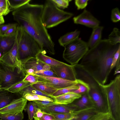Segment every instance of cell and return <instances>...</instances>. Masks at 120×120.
<instances>
[{
  "label": "cell",
  "instance_id": "cell-1",
  "mask_svg": "<svg viewBox=\"0 0 120 120\" xmlns=\"http://www.w3.org/2000/svg\"><path fill=\"white\" fill-rule=\"evenodd\" d=\"M43 7L28 3L13 11L12 15L18 25L36 41L43 52L54 55V44L43 23Z\"/></svg>",
  "mask_w": 120,
  "mask_h": 120
},
{
  "label": "cell",
  "instance_id": "cell-2",
  "mask_svg": "<svg viewBox=\"0 0 120 120\" xmlns=\"http://www.w3.org/2000/svg\"><path fill=\"white\" fill-rule=\"evenodd\" d=\"M120 46V43L112 45L108 39L101 40L96 46L89 49L79 64L99 83L104 85L111 71L113 55Z\"/></svg>",
  "mask_w": 120,
  "mask_h": 120
},
{
  "label": "cell",
  "instance_id": "cell-3",
  "mask_svg": "<svg viewBox=\"0 0 120 120\" xmlns=\"http://www.w3.org/2000/svg\"><path fill=\"white\" fill-rule=\"evenodd\" d=\"M76 71L77 79L82 80L89 84L90 89L88 93L97 112H110L107 96L101 84L81 67H78Z\"/></svg>",
  "mask_w": 120,
  "mask_h": 120
},
{
  "label": "cell",
  "instance_id": "cell-4",
  "mask_svg": "<svg viewBox=\"0 0 120 120\" xmlns=\"http://www.w3.org/2000/svg\"><path fill=\"white\" fill-rule=\"evenodd\" d=\"M16 39L18 58L22 63L29 58L36 57L39 52H43L36 41L18 25Z\"/></svg>",
  "mask_w": 120,
  "mask_h": 120
},
{
  "label": "cell",
  "instance_id": "cell-5",
  "mask_svg": "<svg viewBox=\"0 0 120 120\" xmlns=\"http://www.w3.org/2000/svg\"><path fill=\"white\" fill-rule=\"evenodd\" d=\"M43 5L42 18L43 25L46 29L55 27L74 15L72 13L58 8L52 0H46Z\"/></svg>",
  "mask_w": 120,
  "mask_h": 120
},
{
  "label": "cell",
  "instance_id": "cell-6",
  "mask_svg": "<svg viewBox=\"0 0 120 120\" xmlns=\"http://www.w3.org/2000/svg\"><path fill=\"white\" fill-rule=\"evenodd\" d=\"M102 85L108 98L110 112L115 120H120V75L110 83Z\"/></svg>",
  "mask_w": 120,
  "mask_h": 120
},
{
  "label": "cell",
  "instance_id": "cell-7",
  "mask_svg": "<svg viewBox=\"0 0 120 120\" xmlns=\"http://www.w3.org/2000/svg\"><path fill=\"white\" fill-rule=\"evenodd\" d=\"M64 47L63 58L73 65L78 64L89 49L87 42L79 38Z\"/></svg>",
  "mask_w": 120,
  "mask_h": 120
},
{
  "label": "cell",
  "instance_id": "cell-8",
  "mask_svg": "<svg viewBox=\"0 0 120 120\" xmlns=\"http://www.w3.org/2000/svg\"><path fill=\"white\" fill-rule=\"evenodd\" d=\"M26 75L23 69L6 65L0 61V88L7 89L22 81Z\"/></svg>",
  "mask_w": 120,
  "mask_h": 120
},
{
  "label": "cell",
  "instance_id": "cell-9",
  "mask_svg": "<svg viewBox=\"0 0 120 120\" xmlns=\"http://www.w3.org/2000/svg\"><path fill=\"white\" fill-rule=\"evenodd\" d=\"M51 69L57 77L67 80H76V72L74 65L65 63L57 66L51 67Z\"/></svg>",
  "mask_w": 120,
  "mask_h": 120
},
{
  "label": "cell",
  "instance_id": "cell-10",
  "mask_svg": "<svg viewBox=\"0 0 120 120\" xmlns=\"http://www.w3.org/2000/svg\"><path fill=\"white\" fill-rule=\"evenodd\" d=\"M36 76L38 82H41L52 86L57 90L67 87L76 84V80H68L58 77L45 76L33 74Z\"/></svg>",
  "mask_w": 120,
  "mask_h": 120
},
{
  "label": "cell",
  "instance_id": "cell-11",
  "mask_svg": "<svg viewBox=\"0 0 120 120\" xmlns=\"http://www.w3.org/2000/svg\"><path fill=\"white\" fill-rule=\"evenodd\" d=\"M0 61L6 65L23 69L22 63L18 58L16 38L12 48L2 56L0 58Z\"/></svg>",
  "mask_w": 120,
  "mask_h": 120
},
{
  "label": "cell",
  "instance_id": "cell-12",
  "mask_svg": "<svg viewBox=\"0 0 120 120\" xmlns=\"http://www.w3.org/2000/svg\"><path fill=\"white\" fill-rule=\"evenodd\" d=\"M74 23L93 29L99 26L100 21L85 8L83 12L73 18Z\"/></svg>",
  "mask_w": 120,
  "mask_h": 120
},
{
  "label": "cell",
  "instance_id": "cell-13",
  "mask_svg": "<svg viewBox=\"0 0 120 120\" xmlns=\"http://www.w3.org/2000/svg\"><path fill=\"white\" fill-rule=\"evenodd\" d=\"M23 70L26 75L33 74L36 71L42 70H50L51 67L38 60L31 58L22 63Z\"/></svg>",
  "mask_w": 120,
  "mask_h": 120
},
{
  "label": "cell",
  "instance_id": "cell-14",
  "mask_svg": "<svg viewBox=\"0 0 120 120\" xmlns=\"http://www.w3.org/2000/svg\"><path fill=\"white\" fill-rule=\"evenodd\" d=\"M27 102V100L22 97L15 99L0 109V114H17L22 112L25 109Z\"/></svg>",
  "mask_w": 120,
  "mask_h": 120
},
{
  "label": "cell",
  "instance_id": "cell-15",
  "mask_svg": "<svg viewBox=\"0 0 120 120\" xmlns=\"http://www.w3.org/2000/svg\"><path fill=\"white\" fill-rule=\"evenodd\" d=\"M73 111H77L94 108L92 101L88 93L82 95L81 97L72 103L66 105Z\"/></svg>",
  "mask_w": 120,
  "mask_h": 120
},
{
  "label": "cell",
  "instance_id": "cell-16",
  "mask_svg": "<svg viewBox=\"0 0 120 120\" xmlns=\"http://www.w3.org/2000/svg\"><path fill=\"white\" fill-rule=\"evenodd\" d=\"M16 35V33L8 36L0 34V53L2 56L12 48L15 42Z\"/></svg>",
  "mask_w": 120,
  "mask_h": 120
},
{
  "label": "cell",
  "instance_id": "cell-17",
  "mask_svg": "<svg viewBox=\"0 0 120 120\" xmlns=\"http://www.w3.org/2000/svg\"><path fill=\"white\" fill-rule=\"evenodd\" d=\"M19 93H14L7 90L0 88V109L5 107L15 99L21 97ZM22 97V96H21Z\"/></svg>",
  "mask_w": 120,
  "mask_h": 120
},
{
  "label": "cell",
  "instance_id": "cell-18",
  "mask_svg": "<svg viewBox=\"0 0 120 120\" xmlns=\"http://www.w3.org/2000/svg\"><path fill=\"white\" fill-rule=\"evenodd\" d=\"M42 111L49 113L73 114L74 111L70 109L66 105L56 104L40 109Z\"/></svg>",
  "mask_w": 120,
  "mask_h": 120
},
{
  "label": "cell",
  "instance_id": "cell-19",
  "mask_svg": "<svg viewBox=\"0 0 120 120\" xmlns=\"http://www.w3.org/2000/svg\"><path fill=\"white\" fill-rule=\"evenodd\" d=\"M81 95L74 92H70L55 97H52L54 101L56 104L67 105L72 102L80 97Z\"/></svg>",
  "mask_w": 120,
  "mask_h": 120
},
{
  "label": "cell",
  "instance_id": "cell-20",
  "mask_svg": "<svg viewBox=\"0 0 120 120\" xmlns=\"http://www.w3.org/2000/svg\"><path fill=\"white\" fill-rule=\"evenodd\" d=\"M103 27L99 26L93 29V30L87 44L89 49L96 46L101 40L102 34Z\"/></svg>",
  "mask_w": 120,
  "mask_h": 120
},
{
  "label": "cell",
  "instance_id": "cell-21",
  "mask_svg": "<svg viewBox=\"0 0 120 120\" xmlns=\"http://www.w3.org/2000/svg\"><path fill=\"white\" fill-rule=\"evenodd\" d=\"M98 113L94 108L74 111L73 113L74 117L71 120H87Z\"/></svg>",
  "mask_w": 120,
  "mask_h": 120
},
{
  "label": "cell",
  "instance_id": "cell-22",
  "mask_svg": "<svg viewBox=\"0 0 120 120\" xmlns=\"http://www.w3.org/2000/svg\"><path fill=\"white\" fill-rule=\"evenodd\" d=\"M80 33V31L77 30L68 33L60 38L58 41L59 43L61 46L64 47L66 45L79 38Z\"/></svg>",
  "mask_w": 120,
  "mask_h": 120
},
{
  "label": "cell",
  "instance_id": "cell-23",
  "mask_svg": "<svg viewBox=\"0 0 120 120\" xmlns=\"http://www.w3.org/2000/svg\"><path fill=\"white\" fill-rule=\"evenodd\" d=\"M45 53L41 51L37 55L36 58L43 63L52 67L62 64L64 63L46 55Z\"/></svg>",
  "mask_w": 120,
  "mask_h": 120
},
{
  "label": "cell",
  "instance_id": "cell-24",
  "mask_svg": "<svg viewBox=\"0 0 120 120\" xmlns=\"http://www.w3.org/2000/svg\"><path fill=\"white\" fill-rule=\"evenodd\" d=\"M34 88L40 91L51 96L58 90L44 83L38 82L31 85Z\"/></svg>",
  "mask_w": 120,
  "mask_h": 120
},
{
  "label": "cell",
  "instance_id": "cell-25",
  "mask_svg": "<svg viewBox=\"0 0 120 120\" xmlns=\"http://www.w3.org/2000/svg\"><path fill=\"white\" fill-rule=\"evenodd\" d=\"M76 84L78 88L73 92L81 95L88 93L90 89L89 84L82 80L77 79Z\"/></svg>",
  "mask_w": 120,
  "mask_h": 120
},
{
  "label": "cell",
  "instance_id": "cell-26",
  "mask_svg": "<svg viewBox=\"0 0 120 120\" xmlns=\"http://www.w3.org/2000/svg\"><path fill=\"white\" fill-rule=\"evenodd\" d=\"M22 97L30 101L36 100L54 101V99L51 98L36 94H22Z\"/></svg>",
  "mask_w": 120,
  "mask_h": 120
},
{
  "label": "cell",
  "instance_id": "cell-27",
  "mask_svg": "<svg viewBox=\"0 0 120 120\" xmlns=\"http://www.w3.org/2000/svg\"><path fill=\"white\" fill-rule=\"evenodd\" d=\"M109 43L112 45L120 43V32L119 29L114 28L112 31L109 36L108 39Z\"/></svg>",
  "mask_w": 120,
  "mask_h": 120
},
{
  "label": "cell",
  "instance_id": "cell-28",
  "mask_svg": "<svg viewBox=\"0 0 120 120\" xmlns=\"http://www.w3.org/2000/svg\"><path fill=\"white\" fill-rule=\"evenodd\" d=\"M31 85L28 82L22 81L12 86L7 90L12 93H19L24 89Z\"/></svg>",
  "mask_w": 120,
  "mask_h": 120
},
{
  "label": "cell",
  "instance_id": "cell-29",
  "mask_svg": "<svg viewBox=\"0 0 120 120\" xmlns=\"http://www.w3.org/2000/svg\"><path fill=\"white\" fill-rule=\"evenodd\" d=\"M10 11H13L26 3L30 0H7Z\"/></svg>",
  "mask_w": 120,
  "mask_h": 120
},
{
  "label": "cell",
  "instance_id": "cell-30",
  "mask_svg": "<svg viewBox=\"0 0 120 120\" xmlns=\"http://www.w3.org/2000/svg\"><path fill=\"white\" fill-rule=\"evenodd\" d=\"M19 93L21 96L23 94H29L40 95L52 98L50 96L36 89L31 85L25 88L20 92Z\"/></svg>",
  "mask_w": 120,
  "mask_h": 120
},
{
  "label": "cell",
  "instance_id": "cell-31",
  "mask_svg": "<svg viewBox=\"0 0 120 120\" xmlns=\"http://www.w3.org/2000/svg\"><path fill=\"white\" fill-rule=\"evenodd\" d=\"M38 107L32 101H30L26 104L25 110L27 112L29 119L32 120L35 115Z\"/></svg>",
  "mask_w": 120,
  "mask_h": 120
},
{
  "label": "cell",
  "instance_id": "cell-32",
  "mask_svg": "<svg viewBox=\"0 0 120 120\" xmlns=\"http://www.w3.org/2000/svg\"><path fill=\"white\" fill-rule=\"evenodd\" d=\"M78 88L76 84L72 86L57 90L52 95V97H55L64 94L73 92Z\"/></svg>",
  "mask_w": 120,
  "mask_h": 120
},
{
  "label": "cell",
  "instance_id": "cell-33",
  "mask_svg": "<svg viewBox=\"0 0 120 120\" xmlns=\"http://www.w3.org/2000/svg\"><path fill=\"white\" fill-rule=\"evenodd\" d=\"M23 118L22 112L17 114H0V118L2 120H22Z\"/></svg>",
  "mask_w": 120,
  "mask_h": 120
},
{
  "label": "cell",
  "instance_id": "cell-34",
  "mask_svg": "<svg viewBox=\"0 0 120 120\" xmlns=\"http://www.w3.org/2000/svg\"><path fill=\"white\" fill-rule=\"evenodd\" d=\"M10 12L7 0H0V16L6 15Z\"/></svg>",
  "mask_w": 120,
  "mask_h": 120
},
{
  "label": "cell",
  "instance_id": "cell-35",
  "mask_svg": "<svg viewBox=\"0 0 120 120\" xmlns=\"http://www.w3.org/2000/svg\"><path fill=\"white\" fill-rule=\"evenodd\" d=\"M112 116L110 112H98L94 115L87 120H106Z\"/></svg>",
  "mask_w": 120,
  "mask_h": 120
},
{
  "label": "cell",
  "instance_id": "cell-36",
  "mask_svg": "<svg viewBox=\"0 0 120 120\" xmlns=\"http://www.w3.org/2000/svg\"><path fill=\"white\" fill-rule=\"evenodd\" d=\"M57 7L60 9H64L68 8L69 3L71 0H52Z\"/></svg>",
  "mask_w": 120,
  "mask_h": 120
},
{
  "label": "cell",
  "instance_id": "cell-37",
  "mask_svg": "<svg viewBox=\"0 0 120 120\" xmlns=\"http://www.w3.org/2000/svg\"><path fill=\"white\" fill-rule=\"evenodd\" d=\"M37 107L40 109L46 106L56 104L54 101L36 100L32 101Z\"/></svg>",
  "mask_w": 120,
  "mask_h": 120
},
{
  "label": "cell",
  "instance_id": "cell-38",
  "mask_svg": "<svg viewBox=\"0 0 120 120\" xmlns=\"http://www.w3.org/2000/svg\"><path fill=\"white\" fill-rule=\"evenodd\" d=\"M34 74L43 76L57 77L55 73L51 69L37 71L35 72Z\"/></svg>",
  "mask_w": 120,
  "mask_h": 120
},
{
  "label": "cell",
  "instance_id": "cell-39",
  "mask_svg": "<svg viewBox=\"0 0 120 120\" xmlns=\"http://www.w3.org/2000/svg\"><path fill=\"white\" fill-rule=\"evenodd\" d=\"M52 114L54 119L57 120H68L72 119L74 117L73 114L68 113H50Z\"/></svg>",
  "mask_w": 120,
  "mask_h": 120
},
{
  "label": "cell",
  "instance_id": "cell-40",
  "mask_svg": "<svg viewBox=\"0 0 120 120\" xmlns=\"http://www.w3.org/2000/svg\"><path fill=\"white\" fill-rule=\"evenodd\" d=\"M111 19L112 22H116L120 20V13L119 9L116 8L111 11Z\"/></svg>",
  "mask_w": 120,
  "mask_h": 120
},
{
  "label": "cell",
  "instance_id": "cell-41",
  "mask_svg": "<svg viewBox=\"0 0 120 120\" xmlns=\"http://www.w3.org/2000/svg\"><path fill=\"white\" fill-rule=\"evenodd\" d=\"M23 81L29 82L31 85L33 84L38 82L37 77L33 74H27L22 80Z\"/></svg>",
  "mask_w": 120,
  "mask_h": 120
},
{
  "label": "cell",
  "instance_id": "cell-42",
  "mask_svg": "<svg viewBox=\"0 0 120 120\" xmlns=\"http://www.w3.org/2000/svg\"><path fill=\"white\" fill-rule=\"evenodd\" d=\"M18 25V23H15L0 25V34H4L9 28Z\"/></svg>",
  "mask_w": 120,
  "mask_h": 120
},
{
  "label": "cell",
  "instance_id": "cell-43",
  "mask_svg": "<svg viewBox=\"0 0 120 120\" xmlns=\"http://www.w3.org/2000/svg\"><path fill=\"white\" fill-rule=\"evenodd\" d=\"M88 0H75V3L77 8V9L79 10L85 8L88 4Z\"/></svg>",
  "mask_w": 120,
  "mask_h": 120
},
{
  "label": "cell",
  "instance_id": "cell-44",
  "mask_svg": "<svg viewBox=\"0 0 120 120\" xmlns=\"http://www.w3.org/2000/svg\"><path fill=\"white\" fill-rule=\"evenodd\" d=\"M120 46L115 53L112 58V64L110 69L111 71L113 68L115 67L118 58L120 57Z\"/></svg>",
  "mask_w": 120,
  "mask_h": 120
},
{
  "label": "cell",
  "instance_id": "cell-45",
  "mask_svg": "<svg viewBox=\"0 0 120 120\" xmlns=\"http://www.w3.org/2000/svg\"><path fill=\"white\" fill-rule=\"evenodd\" d=\"M34 120H53L54 117L52 114L45 112L41 117L38 118L34 116Z\"/></svg>",
  "mask_w": 120,
  "mask_h": 120
},
{
  "label": "cell",
  "instance_id": "cell-46",
  "mask_svg": "<svg viewBox=\"0 0 120 120\" xmlns=\"http://www.w3.org/2000/svg\"><path fill=\"white\" fill-rule=\"evenodd\" d=\"M18 25L10 28L4 35L6 36H8L16 34Z\"/></svg>",
  "mask_w": 120,
  "mask_h": 120
},
{
  "label": "cell",
  "instance_id": "cell-47",
  "mask_svg": "<svg viewBox=\"0 0 120 120\" xmlns=\"http://www.w3.org/2000/svg\"><path fill=\"white\" fill-rule=\"evenodd\" d=\"M120 57L118 58L115 66L116 67L114 74V75L118 74H119L120 72Z\"/></svg>",
  "mask_w": 120,
  "mask_h": 120
},
{
  "label": "cell",
  "instance_id": "cell-48",
  "mask_svg": "<svg viewBox=\"0 0 120 120\" xmlns=\"http://www.w3.org/2000/svg\"><path fill=\"white\" fill-rule=\"evenodd\" d=\"M45 112L38 108L35 116L38 118H40L43 116Z\"/></svg>",
  "mask_w": 120,
  "mask_h": 120
},
{
  "label": "cell",
  "instance_id": "cell-49",
  "mask_svg": "<svg viewBox=\"0 0 120 120\" xmlns=\"http://www.w3.org/2000/svg\"><path fill=\"white\" fill-rule=\"evenodd\" d=\"M5 22L4 20L3 16H0V25L4 23Z\"/></svg>",
  "mask_w": 120,
  "mask_h": 120
},
{
  "label": "cell",
  "instance_id": "cell-50",
  "mask_svg": "<svg viewBox=\"0 0 120 120\" xmlns=\"http://www.w3.org/2000/svg\"><path fill=\"white\" fill-rule=\"evenodd\" d=\"M106 120H115L112 116H111Z\"/></svg>",
  "mask_w": 120,
  "mask_h": 120
},
{
  "label": "cell",
  "instance_id": "cell-51",
  "mask_svg": "<svg viewBox=\"0 0 120 120\" xmlns=\"http://www.w3.org/2000/svg\"><path fill=\"white\" fill-rule=\"evenodd\" d=\"M72 119H71L68 120H57V119H54L53 120H71Z\"/></svg>",
  "mask_w": 120,
  "mask_h": 120
},
{
  "label": "cell",
  "instance_id": "cell-52",
  "mask_svg": "<svg viewBox=\"0 0 120 120\" xmlns=\"http://www.w3.org/2000/svg\"><path fill=\"white\" fill-rule=\"evenodd\" d=\"M0 82H1V79H0Z\"/></svg>",
  "mask_w": 120,
  "mask_h": 120
},
{
  "label": "cell",
  "instance_id": "cell-53",
  "mask_svg": "<svg viewBox=\"0 0 120 120\" xmlns=\"http://www.w3.org/2000/svg\"><path fill=\"white\" fill-rule=\"evenodd\" d=\"M0 120H1V119H0Z\"/></svg>",
  "mask_w": 120,
  "mask_h": 120
}]
</instances>
